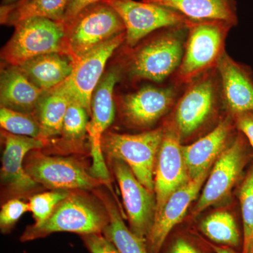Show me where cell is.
<instances>
[{"label":"cell","mask_w":253,"mask_h":253,"mask_svg":"<svg viewBox=\"0 0 253 253\" xmlns=\"http://www.w3.org/2000/svg\"><path fill=\"white\" fill-rule=\"evenodd\" d=\"M109 221V214L104 206L84 195L71 192L45 221L28 226L21 241L27 242L56 232L75 233L81 236L101 234Z\"/></svg>","instance_id":"obj_1"},{"label":"cell","mask_w":253,"mask_h":253,"mask_svg":"<svg viewBox=\"0 0 253 253\" xmlns=\"http://www.w3.org/2000/svg\"><path fill=\"white\" fill-rule=\"evenodd\" d=\"M51 53L69 55L67 26L49 18H31L15 26L1 58L10 66H20L28 60Z\"/></svg>","instance_id":"obj_2"},{"label":"cell","mask_w":253,"mask_h":253,"mask_svg":"<svg viewBox=\"0 0 253 253\" xmlns=\"http://www.w3.org/2000/svg\"><path fill=\"white\" fill-rule=\"evenodd\" d=\"M185 51L177 69L178 81L191 83L217 66L224 54L229 23L217 21H191L187 25Z\"/></svg>","instance_id":"obj_3"},{"label":"cell","mask_w":253,"mask_h":253,"mask_svg":"<svg viewBox=\"0 0 253 253\" xmlns=\"http://www.w3.org/2000/svg\"><path fill=\"white\" fill-rule=\"evenodd\" d=\"M163 135V128L136 134L110 131L103 136V152L109 159L117 158L126 163L138 180L154 193L155 168Z\"/></svg>","instance_id":"obj_4"},{"label":"cell","mask_w":253,"mask_h":253,"mask_svg":"<svg viewBox=\"0 0 253 253\" xmlns=\"http://www.w3.org/2000/svg\"><path fill=\"white\" fill-rule=\"evenodd\" d=\"M66 26L68 52L74 62L96 46L126 33L122 18L104 1L86 8Z\"/></svg>","instance_id":"obj_5"},{"label":"cell","mask_w":253,"mask_h":253,"mask_svg":"<svg viewBox=\"0 0 253 253\" xmlns=\"http://www.w3.org/2000/svg\"><path fill=\"white\" fill-rule=\"evenodd\" d=\"M186 26H176L139 46L131 55V76L162 82L177 70L184 54L181 31Z\"/></svg>","instance_id":"obj_6"},{"label":"cell","mask_w":253,"mask_h":253,"mask_svg":"<svg viewBox=\"0 0 253 253\" xmlns=\"http://www.w3.org/2000/svg\"><path fill=\"white\" fill-rule=\"evenodd\" d=\"M116 10L126 26V41L133 47L150 33L163 28L186 26L191 21L161 5L134 0H104Z\"/></svg>","instance_id":"obj_7"},{"label":"cell","mask_w":253,"mask_h":253,"mask_svg":"<svg viewBox=\"0 0 253 253\" xmlns=\"http://www.w3.org/2000/svg\"><path fill=\"white\" fill-rule=\"evenodd\" d=\"M24 168L33 180L51 189L90 190L101 183L74 160L46 156L38 150L30 155Z\"/></svg>","instance_id":"obj_8"},{"label":"cell","mask_w":253,"mask_h":253,"mask_svg":"<svg viewBox=\"0 0 253 253\" xmlns=\"http://www.w3.org/2000/svg\"><path fill=\"white\" fill-rule=\"evenodd\" d=\"M119 78V71L116 69L112 70L101 78L93 94L91 119L87 126L93 159L89 172L106 185L109 184L110 176L104 161L101 141L105 131L112 124L114 120L116 109L113 92Z\"/></svg>","instance_id":"obj_9"},{"label":"cell","mask_w":253,"mask_h":253,"mask_svg":"<svg viewBox=\"0 0 253 253\" xmlns=\"http://www.w3.org/2000/svg\"><path fill=\"white\" fill-rule=\"evenodd\" d=\"M181 138L175 126L164 129L162 143L158 152L154 174L156 218L171 196L190 180Z\"/></svg>","instance_id":"obj_10"},{"label":"cell","mask_w":253,"mask_h":253,"mask_svg":"<svg viewBox=\"0 0 253 253\" xmlns=\"http://www.w3.org/2000/svg\"><path fill=\"white\" fill-rule=\"evenodd\" d=\"M110 161L121 189L130 229L146 242L156 217V197L138 180L126 163L117 158Z\"/></svg>","instance_id":"obj_11"},{"label":"cell","mask_w":253,"mask_h":253,"mask_svg":"<svg viewBox=\"0 0 253 253\" xmlns=\"http://www.w3.org/2000/svg\"><path fill=\"white\" fill-rule=\"evenodd\" d=\"M126 41V33L91 50L74 62V68L63 85L71 96L91 114V99L102 78L106 63L114 51Z\"/></svg>","instance_id":"obj_12"},{"label":"cell","mask_w":253,"mask_h":253,"mask_svg":"<svg viewBox=\"0 0 253 253\" xmlns=\"http://www.w3.org/2000/svg\"><path fill=\"white\" fill-rule=\"evenodd\" d=\"M215 83L211 78L198 80L181 96L175 111V126L181 139L191 135L212 113L215 104Z\"/></svg>","instance_id":"obj_13"},{"label":"cell","mask_w":253,"mask_h":253,"mask_svg":"<svg viewBox=\"0 0 253 253\" xmlns=\"http://www.w3.org/2000/svg\"><path fill=\"white\" fill-rule=\"evenodd\" d=\"M208 171L190 179L186 184L174 191L155 218L146 244L149 253H159L169 233L182 221L190 205L197 197L207 178Z\"/></svg>","instance_id":"obj_14"},{"label":"cell","mask_w":253,"mask_h":253,"mask_svg":"<svg viewBox=\"0 0 253 253\" xmlns=\"http://www.w3.org/2000/svg\"><path fill=\"white\" fill-rule=\"evenodd\" d=\"M1 134L4 140L1 159V181L16 194L31 192L40 184L26 172L23 166L24 158L30 151L42 149L45 144V141L29 136L16 135L4 130Z\"/></svg>","instance_id":"obj_15"},{"label":"cell","mask_w":253,"mask_h":253,"mask_svg":"<svg viewBox=\"0 0 253 253\" xmlns=\"http://www.w3.org/2000/svg\"><path fill=\"white\" fill-rule=\"evenodd\" d=\"M244 148L237 139L218 157L194 209L198 214L229 194L244 164Z\"/></svg>","instance_id":"obj_16"},{"label":"cell","mask_w":253,"mask_h":253,"mask_svg":"<svg viewBox=\"0 0 253 253\" xmlns=\"http://www.w3.org/2000/svg\"><path fill=\"white\" fill-rule=\"evenodd\" d=\"M174 97L175 93L171 88L144 86L123 98V116L133 126H152L167 112Z\"/></svg>","instance_id":"obj_17"},{"label":"cell","mask_w":253,"mask_h":253,"mask_svg":"<svg viewBox=\"0 0 253 253\" xmlns=\"http://www.w3.org/2000/svg\"><path fill=\"white\" fill-rule=\"evenodd\" d=\"M223 96L231 112H253V79L246 66L234 61L226 53L217 63Z\"/></svg>","instance_id":"obj_18"},{"label":"cell","mask_w":253,"mask_h":253,"mask_svg":"<svg viewBox=\"0 0 253 253\" xmlns=\"http://www.w3.org/2000/svg\"><path fill=\"white\" fill-rule=\"evenodd\" d=\"M45 92L36 85L18 66H9L1 71V107L32 114L37 111Z\"/></svg>","instance_id":"obj_19"},{"label":"cell","mask_w":253,"mask_h":253,"mask_svg":"<svg viewBox=\"0 0 253 253\" xmlns=\"http://www.w3.org/2000/svg\"><path fill=\"white\" fill-rule=\"evenodd\" d=\"M231 129L230 121L224 120L199 140L188 146H183V154L190 179H194L209 171L212 163L224 151Z\"/></svg>","instance_id":"obj_20"},{"label":"cell","mask_w":253,"mask_h":253,"mask_svg":"<svg viewBox=\"0 0 253 253\" xmlns=\"http://www.w3.org/2000/svg\"><path fill=\"white\" fill-rule=\"evenodd\" d=\"M18 67L36 85L48 91L70 77L74 61L69 55L51 53L28 60Z\"/></svg>","instance_id":"obj_21"},{"label":"cell","mask_w":253,"mask_h":253,"mask_svg":"<svg viewBox=\"0 0 253 253\" xmlns=\"http://www.w3.org/2000/svg\"><path fill=\"white\" fill-rule=\"evenodd\" d=\"M146 2L174 10L191 21H222L232 26L238 21L234 0H151Z\"/></svg>","instance_id":"obj_22"},{"label":"cell","mask_w":253,"mask_h":253,"mask_svg":"<svg viewBox=\"0 0 253 253\" xmlns=\"http://www.w3.org/2000/svg\"><path fill=\"white\" fill-rule=\"evenodd\" d=\"M69 0H21L16 4L1 6V22L10 26L31 18H45L63 21Z\"/></svg>","instance_id":"obj_23"},{"label":"cell","mask_w":253,"mask_h":253,"mask_svg":"<svg viewBox=\"0 0 253 253\" xmlns=\"http://www.w3.org/2000/svg\"><path fill=\"white\" fill-rule=\"evenodd\" d=\"M109 214V224L103 231L120 253H149L146 242L126 226L113 200L104 192L96 193Z\"/></svg>","instance_id":"obj_24"},{"label":"cell","mask_w":253,"mask_h":253,"mask_svg":"<svg viewBox=\"0 0 253 253\" xmlns=\"http://www.w3.org/2000/svg\"><path fill=\"white\" fill-rule=\"evenodd\" d=\"M71 97L63 83L46 91L37 109L44 140L62 132L63 120Z\"/></svg>","instance_id":"obj_25"},{"label":"cell","mask_w":253,"mask_h":253,"mask_svg":"<svg viewBox=\"0 0 253 253\" xmlns=\"http://www.w3.org/2000/svg\"><path fill=\"white\" fill-rule=\"evenodd\" d=\"M200 229L213 242L227 247H236L240 234L234 217L227 212L219 211L208 216L201 222Z\"/></svg>","instance_id":"obj_26"},{"label":"cell","mask_w":253,"mask_h":253,"mask_svg":"<svg viewBox=\"0 0 253 253\" xmlns=\"http://www.w3.org/2000/svg\"><path fill=\"white\" fill-rule=\"evenodd\" d=\"M0 124L4 131L16 135L29 136L45 141L38 118L31 113L19 112L8 108L0 109Z\"/></svg>","instance_id":"obj_27"},{"label":"cell","mask_w":253,"mask_h":253,"mask_svg":"<svg viewBox=\"0 0 253 253\" xmlns=\"http://www.w3.org/2000/svg\"><path fill=\"white\" fill-rule=\"evenodd\" d=\"M88 116L87 111L71 99L63 120L61 134L71 140L81 139L87 132Z\"/></svg>","instance_id":"obj_28"},{"label":"cell","mask_w":253,"mask_h":253,"mask_svg":"<svg viewBox=\"0 0 253 253\" xmlns=\"http://www.w3.org/2000/svg\"><path fill=\"white\" fill-rule=\"evenodd\" d=\"M66 190H54L52 191L33 195L29 199V211L33 214L36 224L45 221L54 212L60 202L69 194Z\"/></svg>","instance_id":"obj_29"},{"label":"cell","mask_w":253,"mask_h":253,"mask_svg":"<svg viewBox=\"0 0 253 253\" xmlns=\"http://www.w3.org/2000/svg\"><path fill=\"white\" fill-rule=\"evenodd\" d=\"M240 201L244 223L243 253L247 249L253 231V166L240 190Z\"/></svg>","instance_id":"obj_30"},{"label":"cell","mask_w":253,"mask_h":253,"mask_svg":"<svg viewBox=\"0 0 253 253\" xmlns=\"http://www.w3.org/2000/svg\"><path fill=\"white\" fill-rule=\"evenodd\" d=\"M29 211V205L21 200H9L1 207L0 212V227L2 232H9L11 228L22 217L24 213Z\"/></svg>","instance_id":"obj_31"},{"label":"cell","mask_w":253,"mask_h":253,"mask_svg":"<svg viewBox=\"0 0 253 253\" xmlns=\"http://www.w3.org/2000/svg\"><path fill=\"white\" fill-rule=\"evenodd\" d=\"M82 239L91 253H120L114 244L102 233L82 236Z\"/></svg>","instance_id":"obj_32"},{"label":"cell","mask_w":253,"mask_h":253,"mask_svg":"<svg viewBox=\"0 0 253 253\" xmlns=\"http://www.w3.org/2000/svg\"><path fill=\"white\" fill-rule=\"evenodd\" d=\"M103 1L104 0H69L65 11L63 22L66 25L69 24L83 10Z\"/></svg>","instance_id":"obj_33"},{"label":"cell","mask_w":253,"mask_h":253,"mask_svg":"<svg viewBox=\"0 0 253 253\" xmlns=\"http://www.w3.org/2000/svg\"><path fill=\"white\" fill-rule=\"evenodd\" d=\"M236 126L249 139L253 149V112L236 115Z\"/></svg>","instance_id":"obj_34"},{"label":"cell","mask_w":253,"mask_h":253,"mask_svg":"<svg viewBox=\"0 0 253 253\" xmlns=\"http://www.w3.org/2000/svg\"><path fill=\"white\" fill-rule=\"evenodd\" d=\"M168 253H203L195 245L184 238H178L171 246Z\"/></svg>","instance_id":"obj_35"},{"label":"cell","mask_w":253,"mask_h":253,"mask_svg":"<svg viewBox=\"0 0 253 253\" xmlns=\"http://www.w3.org/2000/svg\"><path fill=\"white\" fill-rule=\"evenodd\" d=\"M210 246L215 253H236L227 246H218L213 244H211Z\"/></svg>","instance_id":"obj_36"},{"label":"cell","mask_w":253,"mask_h":253,"mask_svg":"<svg viewBox=\"0 0 253 253\" xmlns=\"http://www.w3.org/2000/svg\"><path fill=\"white\" fill-rule=\"evenodd\" d=\"M243 253H253V231L252 235L251 236V239H250L247 249H246V251Z\"/></svg>","instance_id":"obj_37"},{"label":"cell","mask_w":253,"mask_h":253,"mask_svg":"<svg viewBox=\"0 0 253 253\" xmlns=\"http://www.w3.org/2000/svg\"><path fill=\"white\" fill-rule=\"evenodd\" d=\"M21 0H2L1 6H9V5L16 4Z\"/></svg>","instance_id":"obj_38"},{"label":"cell","mask_w":253,"mask_h":253,"mask_svg":"<svg viewBox=\"0 0 253 253\" xmlns=\"http://www.w3.org/2000/svg\"><path fill=\"white\" fill-rule=\"evenodd\" d=\"M142 1H151V0H142Z\"/></svg>","instance_id":"obj_39"}]
</instances>
